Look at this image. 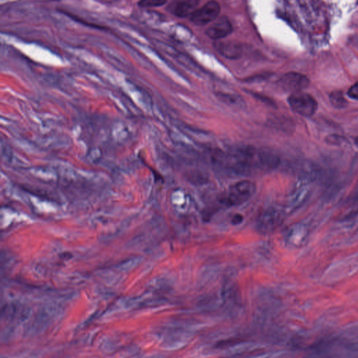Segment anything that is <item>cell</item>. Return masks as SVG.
Listing matches in <instances>:
<instances>
[{
    "mask_svg": "<svg viewBox=\"0 0 358 358\" xmlns=\"http://www.w3.org/2000/svg\"><path fill=\"white\" fill-rule=\"evenodd\" d=\"M256 184L249 180L238 181L229 187L225 193L220 197L219 202L225 207H233L243 205L254 196Z\"/></svg>",
    "mask_w": 358,
    "mask_h": 358,
    "instance_id": "1",
    "label": "cell"
},
{
    "mask_svg": "<svg viewBox=\"0 0 358 358\" xmlns=\"http://www.w3.org/2000/svg\"><path fill=\"white\" fill-rule=\"evenodd\" d=\"M283 214L278 208L270 206L261 211L256 220V227L261 234L267 235L272 233L281 225Z\"/></svg>",
    "mask_w": 358,
    "mask_h": 358,
    "instance_id": "2",
    "label": "cell"
},
{
    "mask_svg": "<svg viewBox=\"0 0 358 358\" xmlns=\"http://www.w3.org/2000/svg\"><path fill=\"white\" fill-rule=\"evenodd\" d=\"M291 109L305 117L314 115L318 110V102L309 94L299 92L292 94L288 99Z\"/></svg>",
    "mask_w": 358,
    "mask_h": 358,
    "instance_id": "3",
    "label": "cell"
},
{
    "mask_svg": "<svg viewBox=\"0 0 358 358\" xmlns=\"http://www.w3.org/2000/svg\"><path fill=\"white\" fill-rule=\"evenodd\" d=\"M221 6L217 1H208L205 5L198 8L191 15L190 20L196 25H207L214 22L219 17Z\"/></svg>",
    "mask_w": 358,
    "mask_h": 358,
    "instance_id": "4",
    "label": "cell"
},
{
    "mask_svg": "<svg viewBox=\"0 0 358 358\" xmlns=\"http://www.w3.org/2000/svg\"><path fill=\"white\" fill-rule=\"evenodd\" d=\"M280 87L287 92L296 93L302 92L309 84L308 78L300 73L290 72L284 74L278 81Z\"/></svg>",
    "mask_w": 358,
    "mask_h": 358,
    "instance_id": "5",
    "label": "cell"
},
{
    "mask_svg": "<svg viewBox=\"0 0 358 358\" xmlns=\"http://www.w3.org/2000/svg\"><path fill=\"white\" fill-rule=\"evenodd\" d=\"M233 26L228 17H222L216 20L206 30V34L214 40H220L231 34Z\"/></svg>",
    "mask_w": 358,
    "mask_h": 358,
    "instance_id": "6",
    "label": "cell"
},
{
    "mask_svg": "<svg viewBox=\"0 0 358 358\" xmlns=\"http://www.w3.org/2000/svg\"><path fill=\"white\" fill-rule=\"evenodd\" d=\"M214 45L217 51L226 58L236 60L242 56L243 49L238 42L217 41Z\"/></svg>",
    "mask_w": 358,
    "mask_h": 358,
    "instance_id": "7",
    "label": "cell"
},
{
    "mask_svg": "<svg viewBox=\"0 0 358 358\" xmlns=\"http://www.w3.org/2000/svg\"><path fill=\"white\" fill-rule=\"evenodd\" d=\"M298 174L303 179L315 181L322 176V170L312 162H301L297 166Z\"/></svg>",
    "mask_w": 358,
    "mask_h": 358,
    "instance_id": "8",
    "label": "cell"
},
{
    "mask_svg": "<svg viewBox=\"0 0 358 358\" xmlns=\"http://www.w3.org/2000/svg\"><path fill=\"white\" fill-rule=\"evenodd\" d=\"M200 4L199 1H183L175 3L173 6V13L175 16L180 17H191Z\"/></svg>",
    "mask_w": 358,
    "mask_h": 358,
    "instance_id": "9",
    "label": "cell"
},
{
    "mask_svg": "<svg viewBox=\"0 0 358 358\" xmlns=\"http://www.w3.org/2000/svg\"><path fill=\"white\" fill-rule=\"evenodd\" d=\"M329 100H330L331 104L337 109H343V108L346 107L347 104H348L346 99L344 98L341 92L335 91L331 94L329 95Z\"/></svg>",
    "mask_w": 358,
    "mask_h": 358,
    "instance_id": "10",
    "label": "cell"
},
{
    "mask_svg": "<svg viewBox=\"0 0 358 358\" xmlns=\"http://www.w3.org/2000/svg\"><path fill=\"white\" fill-rule=\"evenodd\" d=\"M218 98L221 101L225 102V104L228 105H233V106H237L241 103L242 100H240L239 97L237 95H231V94H224L222 93H217Z\"/></svg>",
    "mask_w": 358,
    "mask_h": 358,
    "instance_id": "11",
    "label": "cell"
},
{
    "mask_svg": "<svg viewBox=\"0 0 358 358\" xmlns=\"http://www.w3.org/2000/svg\"><path fill=\"white\" fill-rule=\"evenodd\" d=\"M166 3V1H142L139 2V5L141 7H155L160 6Z\"/></svg>",
    "mask_w": 358,
    "mask_h": 358,
    "instance_id": "12",
    "label": "cell"
},
{
    "mask_svg": "<svg viewBox=\"0 0 358 358\" xmlns=\"http://www.w3.org/2000/svg\"><path fill=\"white\" fill-rule=\"evenodd\" d=\"M348 95L350 98L358 101V82L355 84L351 88L348 90Z\"/></svg>",
    "mask_w": 358,
    "mask_h": 358,
    "instance_id": "13",
    "label": "cell"
}]
</instances>
